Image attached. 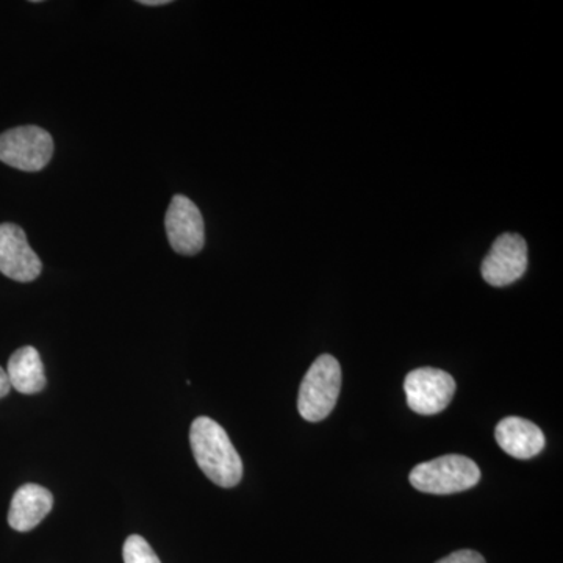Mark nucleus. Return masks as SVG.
I'll use <instances>...</instances> for the list:
<instances>
[{
    "label": "nucleus",
    "instance_id": "2",
    "mask_svg": "<svg viewBox=\"0 0 563 563\" xmlns=\"http://www.w3.org/2000/svg\"><path fill=\"white\" fill-rule=\"evenodd\" d=\"M342 390V366L332 355H320L303 376L298 410L306 421L318 422L332 413Z\"/></svg>",
    "mask_w": 563,
    "mask_h": 563
},
{
    "label": "nucleus",
    "instance_id": "15",
    "mask_svg": "<svg viewBox=\"0 0 563 563\" xmlns=\"http://www.w3.org/2000/svg\"><path fill=\"white\" fill-rule=\"evenodd\" d=\"M139 3L144 7H158L168 5V3H172V0H140Z\"/></svg>",
    "mask_w": 563,
    "mask_h": 563
},
{
    "label": "nucleus",
    "instance_id": "1",
    "mask_svg": "<svg viewBox=\"0 0 563 563\" xmlns=\"http://www.w3.org/2000/svg\"><path fill=\"white\" fill-rule=\"evenodd\" d=\"M191 451L199 468L222 488H232L243 477V462L222 426L209 417H199L190 429Z\"/></svg>",
    "mask_w": 563,
    "mask_h": 563
},
{
    "label": "nucleus",
    "instance_id": "9",
    "mask_svg": "<svg viewBox=\"0 0 563 563\" xmlns=\"http://www.w3.org/2000/svg\"><path fill=\"white\" fill-rule=\"evenodd\" d=\"M495 437L504 453L520 459V461L536 457L542 453L544 443H547L544 433L539 426L518 417L504 418L503 421H499V424L496 426Z\"/></svg>",
    "mask_w": 563,
    "mask_h": 563
},
{
    "label": "nucleus",
    "instance_id": "7",
    "mask_svg": "<svg viewBox=\"0 0 563 563\" xmlns=\"http://www.w3.org/2000/svg\"><path fill=\"white\" fill-rule=\"evenodd\" d=\"M165 229L169 244L177 254L196 255L206 244L201 210L187 196H174L165 214Z\"/></svg>",
    "mask_w": 563,
    "mask_h": 563
},
{
    "label": "nucleus",
    "instance_id": "10",
    "mask_svg": "<svg viewBox=\"0 0 563 563\" xmlns=\"http://www.w3.org/2000/svg\"><path fill=\"white\" fill-rule=\"evenodd\" d=\"M54 496L47 488L36 484H25L18 488L11 499L9 525L14 531L29 532L49 515Z\"/></svg>",
    "mask_w": 563,
    "mask_h": 563
},
{
    "label": "nucleus",
    "instance_id": "6",
    "mask_svg": "<svg viewBox=\"0 0 563 563\" xmlns=\"http://www.w3.org/2000/svg\"><path fill=\"white\" fill-rule=\"evenodd\" d=\"M528 269V244L518 233H503L481 266L484 280L492 287H507L520 280Z\"/></svg>",
    "mask_w": 563,
    "mask_h": 563
},
{
    "label": "nucleus",
    "instance_id": "3",
    "mask_svg": "<svg viewBox=\"0 0 563 563\" xmlns=\"http://www.w3.org/2000/svg\"><path fill=\"white\" fill-rule=\"evenodd\" d=\"M481 481V470L465 455H443L420 463L410 473V484L431 495H453L470 490Z\"/></svg>",
    "mask_w": 563,
    "mask_h": 563
},
{
    "label": "nucleus",
    "instance_id": "12",
    "mask_svg": "<svg viewBox=\"0 0 563 563\" xmlns=\"http://www.w3.org/2000/svg\"><path fill=\"white\" fill-rule=\"evenodd\" d=\"M124 563H162L151 544L141 536H131L124 543Z\"/></svg>",
    "mask_w": 563,
    "mask_h": 563
},
{
    "label": "nucleus",
    "instance_id": "8",
    "mask_svg": "<svg viewBox=\"0 0 563 563\" xmlns=\"http://www.w3.org/2000/svg\"><path fill=\"white\" fill-rule=\"evenodd\" d=\"M43 265L27 242L25 232L13 222L0 224V273L16 282H32Z\"/></svg>",
    "mask_w": 563,
    "mask_h": 563
},
{
    "label": "nucleus",
    "instance_id": "13",
    "mask_svg": "<svg viewBox=\"0 0 563 563\" xmlns=\"http://www.w3.org/2000/svg\"><path fill=\"white\" fill-rule=\"evenodd\" d=\"M437 563H485V559L476 551L462 550L455 551V553L448 555Z\"/></svg>",
    "mask_w": 563,
    "mask_h": 563
},
{
    "label": "nucleus",
    "instance_id": "14",
    "mask_svg": "<svg viewBox=\"0 0 563 563\" xmlns=\"http://www.w3.org/2000/svg\"><path fill=\"white\" fill-rule=\"evenodd\" d=\"M11 385L9 380V376H7L5 369L0 366V399L5 398L9 395Z\"/></svg>",
    "mask_w": 563,
    "mask_h": 563
},
{
    "label": "nucleus",
    "instance_id": "11",
    "mask_svg": "<svg viewBox=\"0 0 563 563\" xmlns=\"http://www.w3.org/2000/svg\"><path fill=\"white\" fill-rule=\"evenodd\" d=\"M5 372L11 387L22 395H35L46 387L43 361L33 346H24L13 352Z\"/></svg>",
    "mask_w": 563,
    "mask_h": 563
},
{
    "label": "nucleus",
    "instance_id": "5",
    "mask_svg": "<svg viewBox=\"0 0 563 563\" xmlns=\"http://www.w3.org/2000/svg\"><path fill=\"white\" fill-rule=\"evenodd\" d=\"M407 404L413 412L435 415L453 401L455 380L451 374L437 368H418L404 380Z\"/></svg>",
    "mask_w": 563,
    "mask_h": 563
},
{
    "label": "nucleus",
    "instance_id": "4",
    "mask_svg": "<svg viewBox=\"0 0 563 563\" xmlns=\"http://www.w3.org/2000/svg\"><path fill=\"white\" fill-rule=\"evenodd\" d=\"M54 155L51 133L38 125H22L0 135V162L25 173H38Z\"/></svg>",
    "mask_w": 563,
    "mask_h": 563
}]
</instances>
